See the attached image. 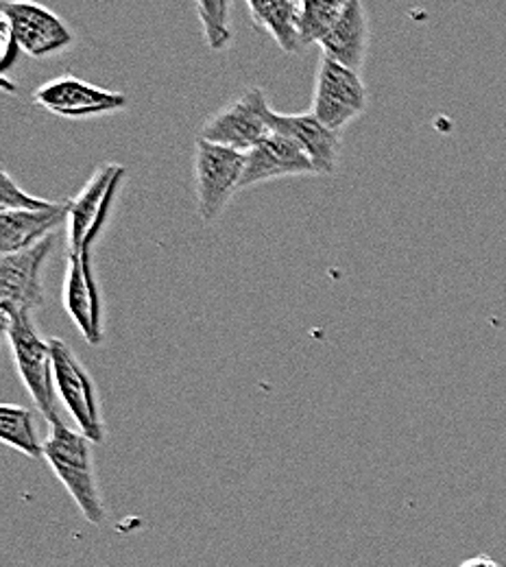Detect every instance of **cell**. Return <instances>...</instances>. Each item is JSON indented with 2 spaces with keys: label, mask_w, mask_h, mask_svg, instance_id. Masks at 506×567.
Instances as JSON below:
<instances>
[{
  "label": "cell",
  "mask_w": 506,
  "mask_h": 567,
  "mask_svg": "<svg viewBox=\"0 0 506 567\" xmlns=\"http://www.w3.org/2000/svg\"><path fill=\"white\" fill-rule=\"evenodd\" d=\"M44 458L73 497L81 515L92 526H103L107 515L96 485L92 441L64 422L51 424L44 441Z\"/></svg>",
  "instance_id": "1"
},
{
  "label": "cell",
  "mask_w": 506,
  "mask_h": 567,
  "mask_svg": "<svg viewBox=\"0 0 506 567\" xmlns=\"http://www.w3.org/2000/svg\"><path fill=\"white\" fill-rule=\"evenodd\" d=\"M2 330L9 341L16 371L33 398L38 411L49 424L64 422L55 404V371L51 339H44L33 323V315H16L2 319Z\"/></svg>",
  "instance_id": "2"
},
{
  "label": "cell",
  "mask_w": 506,
  "mask_h": 567,
  "mask_svg": "<svg viewBox=\"0 0 506 567\" xmlns=\"http://www.w3.org/2000/svg\"><path fill=\"white\" fill-rule=\"evenodd\" d=\"M123 177L121 164H103L69 204V256L79 258L87 274H92V247L105 229Z\"/></svg>",
  "instance_id": "3"
},
{
  "label": "cell",
  "mask_w": 506,
  "mask_h": 567,
  "mask_svg": "<svg viewBox=\"0 0 506 567\" xmlns=\"http://www.w3.org/2000/svg\"><path fill=\"white\" fill-rule=\"evenodd\" d=\"M0 16L9 49H20L29 58H49L71 47L73 33L64 20L33 0H4Z\"/></svg>",
  "instance_id": "4"
},
{
  "label": "cell",
  "mask_w": 506,
  "mask_h": 567,
  "mask_svg": "<svg viewBox=\"0 0 506 567\" xmlns=\"http://www.w3.org/2000/svg\"><path fill=\"white\" fill-rule=\"evenodd\" d=\"M245 153L197 138L195 144V190L197 206L206 223L217 220L231 197L242 190Z\"/></svg>",
  "instance_id": "5"
},
{
  "label": "cell",
  "mask_w": 506,
  "mask_h": 567,
  "mask_svg": "<svg viewBox=\"0 0 506 567\" xmlns=\"http://www.w3.org/2000/svg\"><path fill=\"white\" fill-rule=\"evenodd\" d=\"M271 112L273 107L267 103L265 92L260 87H247L234 103L204 123L199 138L247 153L273 134Z\"/></svg>",
  "instance_id": "6"
},
{
  "label": "cell",
  "mask_w": 506,
  "mask_h": 567,
  "mask_svg": "<svg viewBox=\"0 0 506 567\" xmlns=\"http://www.w3.org/2000/svg\"><path fill=\"white\" fill-rule=\"evenodd\" d=\"M55 249V236L40 245L0 258V315H33L44 306V265Z\"/></svg>",
  "instance_id": "7"
},
{
  "label": "cell",
  "mask_w": 506,
  "mask_h": 567,
  "mask_svg": "<svg viewBox=\"0 0 506 567\" xmlns=\"http://www.w3.org/2000/svg\"><path fill=\"white\" fill-rule=\"evenodd\" d=\"M53 348V371L55 389L64 406L73 415L79 432H83L92 443L105 441V424L101 417V406L96 398V386L73 348L62 339H51Z\"/></svg>",
  "instance_id": "8"
},
{
  "label": "cell",
  "mask_w": 506,
  "mask_h": 567,
  "mask_svg": "<svg viewBox=\"0 0 506 567\" xmlns=\"http://www.w3.org/2000/svg\"><path fill=\"white\" fill-rule=\"evenodd\" d=\"M366 107V87L359 72L323 58L317 72L312 114L332 132H339L359 118Z\"/></svg>",
  "instance_id": "9"
},
{
  "label": "cell",
  "mask_w": 506,
  "mask_h": 567,
  "mask_svg": "<svg viewBox=\"0 0 506 567\" xmlns=\"http://www.w3.org/2000/svg\"><path fill=\"white\" fill-rule=\"evenodd\" d=\"M33 103L62 118H92L125 110L127 96L64 74L40 85L33 92Z\"/></svg>",
  "instance_id": "10"
},
{
  "label": "cell",
  "mask_w": 506,
  "mask_h": 567,
  "mask_svg": "<svg viewBox=\"0 0 506 567\" xmlns=\"http://www.w3.org/2000/svg\"><path fill=\"white\" fill-rule=\"evenodd\" d=\"M297 175H317V168L295 142L273 132L269 138L245 153V173L240 188H251L269 179Z\"/></svg>",
  "instance_id": "11"
},
{
  "label": "cell",
  "mask_w": 506,
  "mask_h": 567,
  "mask_svg": "<svg viewBox=\"0 0 506 567\" xmlns=\"http://www.w3.org/2000/svg\"><path fill=\"white\" fill-rule=\"evenodd\" d=\"M271 127L276 134H282L295 142L314 164L317 175H332L339 151H341V138L339 132H332L326 127L312 112L310 114H280L271 112Z\"/></svg>",
  "instance_id": "12"
},
{
  "label": "cell",
  "mask_w": 506,
  "mask_h": 567,
  "mask_svg": "<svg viewBox=\"0 0 506 567\" xmlns=\"http://www.w3.org/2000/svg\"><path fill=\"white\" fill-rule=\"evenodd\" d=\"M64 310L83 334V339L90 346H99L103 341V308H101V295L94 282V276L85 271L83 262L79 258L69 256L66 265V278H64Z\"/></svg>",
  "instance_id": "13"
},
{
  "label": "cell",
  "mask_w": 506,
  "mask_h": 567,
  "mask_svg": "<svg viewBox=\"0 0 506 567\" xmlns=\"http://www.w3.org/2000/svg\"><path fill=\"white\" fill-rule=\"evenodd\" d=\"M69 223V204H55L47 210L0 213V254H18L55 236Z\"/></svg>",
  "instance_id": "14"
},
{
  "label": "cell",
  "mask_w": 506,
  "mask_h": 567,
  "mask_svg": "<svg viewBox=\"0 0 506 567\" xmlns=\"http://www.w3.org/2000/svg\"><path fill=\"white\" fill-rule=\"evenodd\" d=\"M319 47L323 58L334 60L350 71H361L369 47V27L359 0H348L345 13Z\"/></svg>",
  "instance_id": "15"
},
{
  "label": "cell",
  "mask_w": 506,
  "mask_h": 567,
  "mask_svg": "<svg viewBox=\"0 0 506 567\" xmlns=\"http://www.w3.org/2000/svg\"><path fill=\"white\" fill-rule=\"evenodd\" d=\"M254 22L265 29L285 53L301 51L297 31L299 7L292 0H247Z\"/></svg>",
  "instance_id": "16"
},
{
  "label": "cell",
  "mask_w": 506,
  "mask_h": 567,
  "mask_svg": "<svg viewBox=\"0 0 506 567\" xmlns=\"http://www.w3.org/2000/svg\"><path fill=\"white\" fill-rule=\"evenodd\" d=\"M0 441L18 450L29 458L44 456V443L40 441L35 417L27 406L20 404H2L0 406Z\"/></svg>",
  "instance_id": "17"
},
{
  "label": "cell",
  "mask_w": 506,
  "mask_h": 567,
  "mask_svg": "<svg viewBox=\"0 0 506 567\" xmlns=\"http://www.w3.org/2000/svg\"><path fill=\"white\" fill-rule=\"evenodd\" d=\"M348 0H301L297 13V31L301 47L321 44V40L337 27L345 13Z\"/></svg>",
  "instance_id": "18"
},
{
  "label": "cell",
  "mask_w": 506,
  "mask_h": 567,
  "mask_svg": "<svg viewBox=\"0 0 506 567\" xmlns=\"http://www.w3.org/2000/svg\"><path fill=\"white\" fill-rule=\"evenodd\" d=\"M197 13L202 20V29L206 35V44L213 51H223L231 42L229 29V0H195Z\"/></svg>",
  "instance_id": "19"
},
{
  "label": "cell",
  "mask_w": 506,
  "mask_h": 567,
  "mask_svg": "<svg viewBox=\"0 0 506 567\" xmlns=\"http://www.w3.org/2000/svg\"><path fill=\"white\" fill-rule=\"evenodd\" d=\"M55 202H47V199H38L27 195L13 179L11 175L2 168L0 173V213H9V210H47L53 208Z\"/></svg>",
  "instance_id": "20"
},
{
  "label": "cell",
  "mask_w": 506,
  "mask_h": 567,
  "mask_svg": "<svg viewBox=\"0 0 506 567\" xmlns=\"http://www.w3.org/2000/svg\"><path fill=\"white\" fill-rule=\"evenodd\" d=\"M458 567H503L496 559L487 557V555H478V557H472V559H465Z\"/></svg>",
  "instance_id": "21"
},
{
  "label": "cell",
  "mask_w": 506,
  "mask_h": 567,
  "mask_svg": "<svg viewBox=\"0 0 506 567\" xmlns=\"http://www.w3.org/2000/svg\"><path fill=\"white\" fill-rule=\"evenodd\" d=\"M292 2H297V0H292Z\"/></svg>",
  "instance_id": "22"
}]
</instances>
